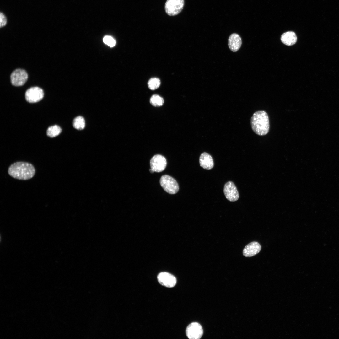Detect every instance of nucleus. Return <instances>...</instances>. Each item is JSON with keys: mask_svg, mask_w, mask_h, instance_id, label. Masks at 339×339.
Here are the masks:
<instances>
[{"mask_svg": "<svg viewBox=\"0 0 339 339\" xmlns=\"http://www.w3.org/2000/svg\"><path fill=\"white\" fill-rule=\"evenodd\" d=\"M160 84V80L156 78H151L148 82V86L151 90H154L159 87Z\"/></svg>", "mask_w": 339, "mask_h": 339, "instance_id": "nucleus-18", "label": "nucleus"}, {"mask_svg": "<svg viewBox=\"0 0 339 339\" xmlns=\"http://www.w3.org/2000/svg\"><path fill=\"white\" fill-rule=\"evenodd\" d=\"M73 127L79 130L83 129L85 126V121L81 116H78L74 119L73 122Z\"/></svg>", "mask_w": 339, "mask_h": 339, "instance_id": "nucleus-15", "label": "nucleus"}, {"mask_svg": "<svg viewBox=\"0 0 339 339\" xmlns=\"http://www.w3.org/2000/svg\"><path fill=\"white\" fill-rule=\"evenodd\" d=\"M281 40L285 45L291 46L296 43L297 37L294 32L288 31L283 33L281 35Z\"/></svg>", "mask_w": 339, "mask_h": 339, "instance_id": "nucleus-14", "label": "nucleus"}, {"mask_svg": "<svg viewBox=\"0 0 339 339\" xmlns=\"http://www.w3.org/2000/svg\"><path fill=\"white\" fill-rule=\"evenodd\" d=\"M250 124L253 131L259 136L266 135L269 132V117L264 110L257 111L254 112L251 118Z\"/></svg>", "mask_w": 339, "mask_h": 339, "instance_id": "nucleus-2", "label": "nucleus"}, {"mask_svg": "<svg viewBox=\"0 0 339 339\" xmlns=\"http://www.w3.org/2000/svg\"><path fill=\"white\" fill-rule=\"evenodd\" d=\"M242 44L241 39L239 35L233 33L228 39V46L230 50L234 52H236L240 48Z\"/></svg>", "mask_w": 339, "mask_h": 339, "instance_id": "nucleus-12", "label": "nucleus"}, {"mask_svg": "<svg viewBox=\"0 0 339 339\" xmlns=\"http://www.w3.org/2000/svg\"><path fill=\"white\" fill-rule=\"evenodd\" d=\"M184 5V0H167L165 5V11L170 16L177 15L181 11Z\"/></svg>", "mask_w": 339, "mask_h": 339, "instance_id": "nucleus-4", "label": "nucleus"}, {"mask_svg": "<svg viewBox=\"0 0 339 339\" xmlns=\"http://www.w3.org/2000/svg\"><path fill=\"white\" fill-rule=\"evenodd\" d=\"M261 249L260 244L256 241L251 242L244 248L243 254L246 257H250L258 254Z\"/></svg>", "mask_w": 339, "mask_h": 339, "instance_id": "nucleus-11", "label": "nucleus"}, {"mask_svg": "<svg viewBox=\"0 0 339 339\" xmlns=\"http://www.w3.org/2000/svg\"><path fill=\"white\" fill-rule=\"evenodd\" d=\"M160 183L164 190L170 194H175L179 191V187L177 182L169 175L162 176L160 180Z\"/></svg>", "mask_w": 339, "mask_h": 339, "instance_id": "nucleus-3", "label": "nucleus"}, {"mask_svg": "<svg viewBox=\"0 0 339 339\" xmlns=\"http://www.w3.org/2000/svg\"><path fill=\"white\" fill-rule=\"evenodd\" d=\"M223 192L227 200L230 202H235L239 197V195L237 188L232 181H229L225 184Z\"/></svg>", "mask_w": 339, "mask_h": 339, "instance_id": "nucleus-7", "label": "nucleus"}, {"mask_svg": "<svg viewBox=\"0 0 339 339\" xmlns=\"http://www.w3.org/2000/svg\"><path fill=\"white\" fill-rule=\"evenodd\" d=\"M199 162L200 166L205 169L211 170L214 166L213 160L212 157L206 152H203L201 154Z\"/></svg>", "mask_w": 339, "mask_h": 339, "instance_id": "nucleus-13", "label": "nucleus"}, {"mask_svg": "<svg viewBox=\"0 0 339 339\" xmlns=\"http://www.w3.org/2000/svg\"><path fill=\"white\" fill-rule=\"evenodd\" d=\"M203 334L201 326L198 323L195 322L190 324L186 330L187 336L190 339H199Z\"/></svg>", "mask_w": 339, "mask_h": 339, "instance_id": "nucleus-8", "label": "nucleus"}, {"mask_svg": "<svg viewBox=\"0 0 339 339\" xmlns=\"http://www.w3.org/2000/svg\"><path fill=\"white\" fill-rule=\"evenodd\" d=\"M0 26L1 28L5 26L7 22V19L5 15L3 13H1L0 14Z\"/></svg>", "mask_w": 339, "mask_h": 339, "instance_id": "nucleus-20", "label": "nucleus"}, {"mask_svg": "<svg viewBox=\"0 0 339 339\" xmlns=\"http://www.w3.org/2000/svg\"><path fill=\"white\" fill-rule=\"evenodd\" d=\"M62 131L61 127L57 125H54L49 127L47 131V134L51 137H55L59 135Z\"/></svg>", "mask_w": 339, "mask_h": 339, "instance_id": "nucleus-16", "label": "nucleus"}, {"mask_svg": "<svg viewBox=\"0 0 339 339\" xmlns=\"http://www.w3.org/2000/svg\"><path fill=\"white\" fill-rule=\"evenodd\" d=\"M149 171L151 173H153L154 172L153 170L151 168L149 169Z\"/></svg>", "mask_w": 339, "mask_h": 339, "instance_id": "nucleus-21", "label": "nucleus"}, {"mask_svg": "<svg viewBox=\"0 0 339 339\" xmlns=\"http://www.w3.org/2000/svg\"><path fill=\"white\" fill-rule=\"evenodd\" d=\"M166 165L167 161L165 158L161 155H155L150 161L151 169L156 172H160L164 171Z\"/></svg>", "mask_w": 339, "mask_h": 339, "instance_id": "nucleus-9", "label": "nucleus"}, {"mask_svg": "<svg viewBox=\"0 0 339 339\" xmlns=\"http://www.w3.org/2000/svg\"><path fill=\"white\" fill-rule=\"evenodd\" d=\"M44 96L43 89L38 87H33L28 89L25 93V98L29 102H37L42 99Z\"/></svg>", "mask_w": 339, "mask_h": 339, "instance_id": "nucleus-6", "label": "nucleus"}, {"mask_svg": "<svg viewBox=\"0 0 339 339\" xmlns=\"http://www.w3.org/2000/svg\"><path fill=\"white\" fill-rule=\"evenodd\" d=\"M103 41L104 43L110 47L114 46L116 44V41L114 38L110 36H105L103 39Z\"/></svg>", "mask_w": 339, "mask_h": 339, "instance_id": "nucleus-19", "label": "nucleus"}, {"mask_svg": "<svg viewBox=\"0 0 339 339\" xmlns=\"http://www.w3.org/2000/svg\"><path fill=\"white\" fill-rule=\"evenodd\" d=\"M12 84L15 86L23 85L26 83L28 78V74L24 69L18 68L13 71L10 75Z\"/></svg>", "mask_w": 339, "mask_h": 339, "instance_id": "nucleus-5", "label": "nucleus"}, {"mask_svg": "<svg viewBox=\"0 0 339 339\" xmlns=\"http://www.w3.org/2000/svg\"><path fill=\"white\" fill-rule=\"evenodd\" d=\"M35 172V168L32 164L24 162L14 163L10 165L8 169V173L10 176L22 180L31 178Z\"/></svg>", "mask_w": 339, "mask_h": 339, "instance_id": "nucleus-1", "label": "nucleus"}, {"mask_svg": "<svg viewBox=\"0 0 339 339\" xmlns=\"http://www.w3.org/2000/svg\"><path fill=\"white\" fill-rule=\"evenodd\" d=\"M150 102L153 106L158 107L162 106L163 105L164 100L160 96L154 94L151 97Z\"/></svg>", "mask_w": 339, "mask_h": 339, "instance_id": "nucleus-17", "label": "nucleus"}, {"mask_svg": "<svg viewBox=\"0 0 339 339\" xmlns=\"http://www.w3.org/2000/svg\"><path fill=\"white\" fill-rule=\"evenodd\" d=\"M159 283L162 286L168 288L174 287L176 283V279L175 276L167 272L159 273L157 276Z\"/></svg>", "mask_w": 339, "mask_h": 339, "instance_id": "nucleus-10", "label": "nucleus"}]
</instances>
